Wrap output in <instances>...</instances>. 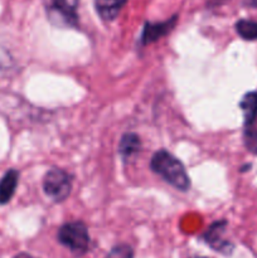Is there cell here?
Returning a JSON list of instances; mask_svg holds the SVG:
<instances>
[{
	"label": "cell",
	"mask_w": 257,
	"mask_h": 258,
	"mask_svg": "<svg viewBox=\"0 0 257 258\" xmlns=\"http://www.w3.org/2000/svg\"><path fill=\"white\" fill-rule=\"evenodd\" d=\"M151 171L179 191L190 189V178L180 160L166 150H159L150 160Z\"/></svg>",
	"instance_id": "1"
},
{
	"label": "cell",
	"mask_w": 257,
	"mask_h": 258,
	"mask_svg": "<svg viewBox=\"0 0 257 258\" xmlns=\"http://www.w3.org/2000/svg\"><path fill=\"white\" fill-rule=\"evenodd\" d=\"M57 241L75 256H83L90 251L91 237L87 226L81 221L67 222L58 228Z\"/></svg>",
	"instance_id": "2"
},
{
	"label": "cell",
	"mask_w": 257,
	"mask_h": 258,
	"mask_svg": "<svg viewBox=\"0 0 257 258\" xmlns=\"http://www.w3.org/2000/svg\"><path fill=\"white\" fill-rule=\"evenodd\" d=\"M73 178L68 171L60 168H52L43 178V191L54 203H62L72 191Z\"/></svg>",
	"instance_id": "3"
},
{
	"label": "cell",
	"mask_w": 257,
	"mask_h": 258,
	"mask_svg": "<svg viewBox=\"0 0 257 258\" xmlns=\"http://www.w3.org/2000/svg\"><path fill=\"white\" fill-rule=\"evenodd\" d=\"M80 0H52L47 13L50 22L63 27H78L77 9Z\"/></svg>",
	"instance_id": "4"
},
{
	"label": "cell",
	"mask_w": 257,
	"mask_h": 258,
	"mask_svg": "<svg viewBox=\"0 0 257 258\" xmlns=\"http://www.w3.org/2000/svg\"><path fill=\"white\" fill-rule=\"evenodd\" d=\"M227 226H228V222L224 221V219L213 222L207 228V231L199 237V239L204 242L208 247H211L213 251L219 252L224 256H229L233 252L234 244L223 237L226 233Z\"/></svg>",
	"instance_id": "5"
},
{
	"label": "cell",
	"mask_w": 257,
	"mask_h": 258,
	"mask_svg": "<svg viewBox=\"0 0 257 258\" xmlns=\"http://www.w3.org/2000/svg\"><path fill=\"white\" fill-rule=\"evenodd\" d=\"M176 22H178V15H173L164 22H145L139 38V45L141 48L146 47L163 37H166L175 28Z\"/></svg>",
	"instance_id": "6"
},
{
	"label": "cell",
	"mask_w": 257,
	"mask_h": 258,
	"mask_svg": "<svg viewBox=\"0 0 257 258\" xmlns=\"http://www.w3.org/2000/svg\"><path fill=\"white\" fill-rule=\"evenodd\" d=\"M19 183V171L17 169H9L0 179V206L9 203L17 191Z\"/></svg>",
	"instance_id": "7"
},
{
	"label": "cell",
	"mask_w": 257,
	"mask_h": 258,
	"mask_svg": "<svg viewBox=\"0 0 257 258\" xmlns=\"http://www.w3.org/2000/svg\"><path fill=\"white\" fill-rule=\"evenodd\" d=\"M127 0H95V9L103 22H113Z\"/></svg>",
	"instance_id": "8"
},
{
	"label": "cell",
	"mask_w": 257,
	"mask_h": 258,
	"mask_svg": "<svg viewBox=\"0 0 257 258\" xmlns=\"http://www.w3.org/2000/svg\"><path fill=\"white\" fill-rule=\"evenodd\" d=\"M239 108L243 115L244 126L251 127L257 118V92H247L239 102Z\"/></svg>",
	"instance_id": "9"
},
{
	"label": "cell",
	"mask_w": 257,
	"mask_h": 258,
	"mask_svg": "<svg viewBox=\"0 0 257 258\" xmlns=\"http://www.w3.org/2000/svg\"><path fill=\"white\" fill-rule=\"evenodd\" d=\"M141 150V139L135 133H126L121 136L118 143V154L123 160L130 159Z\"/></svg>",
	"instance_id": "10"
},
{
	"label": "cell",
	"mask_w": 257,
	"mask_h": 258,
	"mask_svg": "<svg viewBox=\"0 0 257 258\" xmlns=\"http://www.w3.org/2000/svg\"><path fill=\"white\" fill-rule=\"evenodd\" d=\"M237 34L244 40H257V22L248 19H239L234 25Z\"/></svg>",
	"instance_id": "11"
},
{
	"label": "cell",
	"mask_w": 257,
	"mask_h": 258,
	"mask_svg": "<svg viewBox=\"0 0 257 258\" xmlns=\"http://www.w3.org/2000/svg\"><path fill=\"white\" fill-rule=\"evenodd\" d=\"M103 258H135V253L130 244L120 243L113 246Z\"/></svg>",
	"instance_id": "12"
},
{
	"label": "cell",
	"mask_w": 257,
	"mask_h": 258,
	"mask_svg": "<svg viewBox=\"0 0 257 258\" xmlns=\"http://www.w3.org/2000/svg\"><path fill=\"white\" fill-rule=\"evenodd\" d=\"M243 143L249 153L257 155V128H252V126L246 127L243 134Z\"/></svg>",
	"instance_id": "13"
},
{
	"label": "cell",
	"mask_w": 257,
	"mask_h": 258,
	"mask_svg": "<svg viewBox=\"0 0 257 258\" xmlns=\"http://www.w3.org/2000/svg\"><path fill=\"white\" fill-rule=\"evenodd\" d=\"M13 258H39V257L33 256V254L28 253V252H19V253L15 254V256Z\"/></svg>",
	"instance_id": "14"
},
{
	"label": "cell",
	"mask_w": 257,
	"mask_h": 258,
	"mask_svg": "<svg viewBox=\"0 0 257 258\" xmlns=\"http://www.w3.org/2000/svg\"><path fill=\"white\" fill-rule=\"evenodd\" d=\"M243 4L246 5V7L256 8V9H257V0H244Z\"/></svg>",
	"instance_id": "15"
},
{
	"label": "cell",
	"mask_w": 257,
	"mask_h": 258,
	"mask_svg": "<svg viewBox=\"0 0 257 258\" xmlns=\"http://www.w3.org/2000/svg\"><path fill=\"white\" fill-rule=\"evenodd\" d=\"M248 168H251V165H249V164H248V165H246V166H242L241 171H247V170H248Z\"/></svg>",
	"instance_id": "16"
},
{
	"label": "cell",
	"mask_w": 257,
	"mask_h": 258,
	"mask_svg": "<svg viewBox=\"0 0 257 258\" xmlns=\"http://www.w3.org/2000/svg\"><path fill=\"white\" fill-rule=\"evenodd\" d=\"M189 258H211V257H199V256H194V257H189Z\"/></svg>",
	"instance_id": "17"
}]
</instances>
